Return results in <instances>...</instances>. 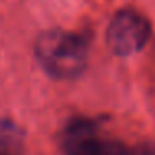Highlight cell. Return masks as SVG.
<instances>
[{"instance_id":"1","label":"cell","mask_w":155,"mask_h":155,"mask_svg":"<svg viewBox=\"0 0 155 155\" xmlns=\"http://www.w3.org/2000/svg\"><path fill=\"white\" fill-rule=\"evenodd\" d=\"M35 55L48 75L74 78L87 67L88 45L82 35L67 30H47L35 42Z\"/></svg>"},{"instance_id":"2","label":"cell","mask_w":155,"mask_h":155,"mask_svg":"<svg viewBox=\"0 0 155 155\" xmlns=\"http://www.w3.org/2000/svg\"><path fill=\"white\" fill-rule=\"evenodd\" d=\"M150 38V24L135 10L117 12L107 28L108 48L118 57H128L145 47Z\"/></svg>"},{"instance_id":"3","label":"cell","mask_w":155,"mask_h":155,"mask_svg":"<svg viewBox=\"0 0 155 155\" xmlns=\"http://www.w3.org/2000/svg\"><path fill=\"white\" fill-rule=\"evenodd\" d=\"M62 145L67 155H134L122 142L102 138L90 120H75L65 128Z\"/></svg>"},{"instance_id":"4","label":"cell","mask_w":155,"mask_h":155,"mask_svg":"<svg viewBox=\"0 0 155 155\" xmlns=\"http://www.w3.org/2000/svg\"><path fill=\"white\" fill-rule=\"evenodd\" d=\"M20 143H22V135L18 134L17 127L14 124L0 120V150L12 153L14 150H17L20 147Z\"/></svg>"}]
</instances>
